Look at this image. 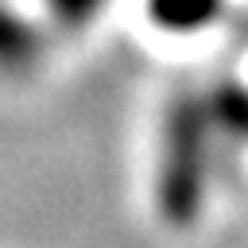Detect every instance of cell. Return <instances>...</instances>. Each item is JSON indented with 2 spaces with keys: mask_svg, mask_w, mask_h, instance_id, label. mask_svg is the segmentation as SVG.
Returning <instances> with one entry per match:
<instances>
[{
  "mask_svg": "<svg viewBox=\"0 0 248 248\" xmlns=\"http://www.w3.org/2000/svg\"><path fill=\"white\" fill-rule=\"evenodd\" d=\"M209 105V116H213V128L236 136V140H248V89L236 85V81H225L221 89H213L205 97Z\"/></svg>",
  "mask_w": 248,
  "mask_h": 248,
  "instance_id": "3957f363",
  "label": "cell"
},
{
  "mask_svg": "<svg viewBox=\"0 0 248 248\" xmlns=\"http://www.w3.org/2000/svg\"><path fill=\"white\" fill-rule=\"evenodd\" d=\"M209 132L213 116L205 97H182L167 112L163 159H159V213L186 229L202 217L209 186Z\"/></svg>",
  "mask_w": 248,
  "mask_h": 248,
  "instance_id": "6da1fadb",
  "label": "cell"
},
{
  "mask_svg": "<svg viewBox=\"0 0 248 248\" xmlns=\"http://www.w3.org/2000/svg\"><path fill=\"white\" fill-rule=\"evenodd\" d=\"M221 4L225 0H147V12L155 27L170 35H194V31H205L221 16Z\"/></svg>",
  "mask_w": 248,
  "mask_h": 248,
  "instance_id": "7a4b0ae2",
  "label": "cell"
}]
</instances>
